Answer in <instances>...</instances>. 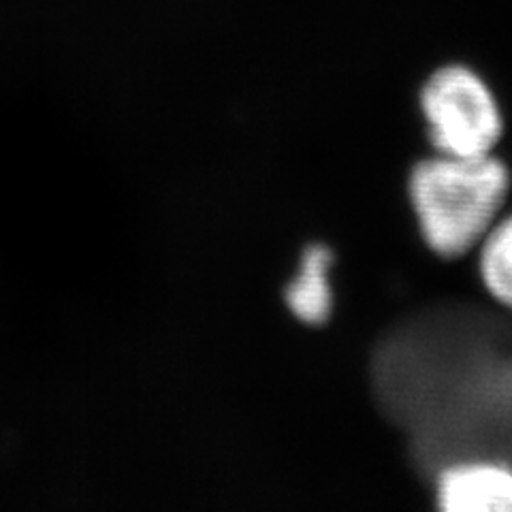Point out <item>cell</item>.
I'll return each mask as SVG.
<instances>
[{
	"mask_svg": "<svg viewBox=\"0 0 512 512\" xmlns=\"http://www.w3.org/2000/svg\"><path fill=\"white\" fill-rule=\"evenodd\" d=\"M408 192L429 250L442 259H461L478 248L500 218L510 171L495 154H436L414 165Z\"/></svg>",
	"mask_w": 512,
	"mask_h": 512,
	"instance_id": "6da1fadb",
	"label": "cell"
},
{
	"mask_svg": "<svg viewBox=\"0 0 512 512\" xmlns=\"http://www.w3.org/2000/svg\"><path fill=\"white\" fill-rule=\"evenodd\" d=\"M419 105L436 154L489 156L502 139L498 99L485 79L463 64H446L431 73Z\"/></svg>",
	"mask_w": 512,
	"mask_h": 512,
	"instance_id": "7a4b0ae2",
	"label": "cell"
},
{
	"mask_svg": "<svg viewBox=\"0 0 512 512\" xmlns=\"http://www.w3.org/2000/svg\"><path fill=\"white\" fill-rule=\"evenodd\" d=\"M438 506L446 512H512V468L500 461H459L442 470Z\"/></svg>",
	"mask_w": 512,
	"mask_h": 512,
	"instance_id": "3957f363",
	"label": "cell"
},
{
	"mask_svg": "<svg viewBox=\"0 0 512 512\" xmlns=\"http://www.w3.org/2000/svg\"><path fill=\"white\" fill-rule=\"evenodd\" d=\"M333 252L323 244H312L301 256L297 278L286 286V306L301 323L323 325L333 310L329 269Z\"/></svg>",
	"mask_w": 512,
	"mask_h": 512,
	"instance_id": "277c9868",
	"label": "cell"
},
{
	"mask_svg": "<svg viewBox=\"0 0 512 512\" xmlns=\"http://www.w3.org/2000/svg\"><path fill=\"white\" fill-rule=\"evenodd\" d=\"M476 250L478 274L487 293L512 310V214L495 220Z\"/></svg>",
	"mask_w": 512,
	"mask_h": 512,
	"instance_id": "5b68a950",
	"label": "cell"
}]
</instances>
